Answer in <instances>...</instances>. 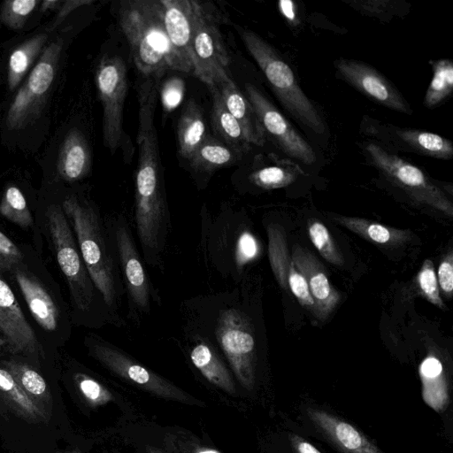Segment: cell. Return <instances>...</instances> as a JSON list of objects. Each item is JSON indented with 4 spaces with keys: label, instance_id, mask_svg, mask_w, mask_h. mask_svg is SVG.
Wrapping results in <instances>:
<instances>
[{
    "label": "cell",
    "instance_id": "6da1fadb",
    "mask_svg": "<svg viewBox=\"0 0 453 453\" xmlns=\"http://www.w3.org/2000/svg\"><path fill=\"white\" fill-rule=\"evenodd\" d=\"M184 330L208 340L224 355L247 390L256 382L257 333L240 288L198 296L182 303Z\"/></svg>",
    "mask_w": 453,
    "mask_h": 453
},
{
    "label": "cell",
    "instance_id": "7a4b0ae2",
    "mask_svg": "<svg viewBox=\"0 0 453 453\" xmlns=\"http://www.w3.org/2000/svg\"><path fill=\"white\" fill-rule=\"evenodd\" d=\"M62 207L95 286L110 310L120 317L119 309L126 294L106 220L94 204L75 196L66 197Z\"/></svg>",
    "mask_w": 453,
    "mask_h": 453
},
{
    "label": "cell",
    "instance_id": "3957f363",
    "mask_svg": "<svg viewBox=\"0 0 453 453\" xmlns=\"http://www.w3.org/2000/svg\"><path fill=\"white\" fill-rule=\"evenodd\" d=\"M118 13L134 63L142 74L159 79L169 69L182 72L165 32L161 0H123Z\"/></svg>",
    "mask_w": 453,
    "mask_h": 453
},
{
    "label": "cell",
    "instance_id": "277c9868",
    "mask_svg": "<svg viewBox=\"0 0 453 453\" xmlns=\"http://www.w3.org/2000/svg\"><path fill=\"white\" fill-rule=\"evenodd\" d=\"M46 219L56 257L69 286L75 310L85 317L91 316L96 326H122V318L110 310L95 286L63 209L58 205L50 206Z\"/></svg>",
    "mask_w": 453,
    "mask_h": 453
},
{
    "label": "cell",
    "instance_id": "5b68a950",
    "mask_svg": "<svg viewBox=\"0 0 453 453\" xmlns=\"http://www.w3.org/2000/svg\"><path fill=\"white\" fill-rule=\"evenodd\" d=\"M236 220L223 213L213 219L203 217L200 246L203 258L217 272L240 282L246 267L260 257L263 247L254 233Z\"/></svg>",
    "mask_w": 453,
    "mask_h": 453
},
{
    "label": "cell",
    "instance_id": "8992f818",
    "mask_svg": "<svg viewBox=\"0 0 453 453\" xmlns=\"http://www.w3.org/2000/svg\"><path fill=\"white\" fill-rule=\"evenodd\" d=\"M240 34L248 51L285 109L303 126L317 134H322L326 129L323 119L301 89L288 64L271 44L255 32L242 29Z\"/></svg>",
    "mask_w": 453,
    "mask_h": 453
},
{
    "label": "cell",
    "instance_id": "52a82bcc",
    "mask_svg": "<svg viewBox=\"0 0 453 453\" xmlns=\"http://www.w3.org/2000/svg\"><path fill=\"white\" fill-rule=\"evenodd\" d=\"M106 223L116 249L127 301V317L140 322L143 316L150 314L153 303L159 304L160 296L149 278L126 217L117 215Z\"/></svg>",
    "mask_w": 453,
    "mask_h": 453
},
{
    "label": "cell",
    "instance_id": "ba28073f",
    "mask_svg": "<svg viewBox=\"0 0 453 453\" xmlns=\"http://www.w3.org/2000/svg\"><path fill=\"white\" fill-rule=\"evenodd\" d=\"M195 24L191 41L193 74L207 86L231 80L230 58L219 30L216 9L195 0Z\"/></svg>",
    "mask_w": 453,
    "mask_h": 453
},
{
    "label": "cell",
    "instance_id": "9c48e42d",
    "mask_svg": "<svg viewBox=\"0 0 453 453\" xmlns=\"http://www.w3.org/2000/svg\"><path fill=\"white\" fill-rule=\"evenodd\" d=\"M63 44V40L58 38L44 48L9 107L5 119L7 129H24L41 116L57 73Z\"/></svg>",
    "mask_w": 453,
    "mask_h": 453
},
{
    "label": "cell",
    "instance_id": "30bf717a",
    "mask_svg": "<svg viewBox=\"0 0 453 453\" xmlns=\"http://www.w3.org/2000/svg\"><path fill=\"white\" fill-rule=\"evenodd\" d=\"M89 355L117 376L165 399L196 402L182 389L139 364L114 344L95 334L85 338Z\"/></svg>",
    "mask_w": 453,
    "mask_h": 453
},
{
    "label": "cell",
    "instance_id": "8fae6325",
    "mask_svg": "<svg viewBox=\"0 0 453 453\" xmlns=\"http://www.w3.org/2000/svg\"><path fill=\"white\" fill-rule=\"evenodd\" d=\"M366 151L372 163L383 175L416 203L433 208L448 217L453 216L451 201L421 169L374 143H369Z\"/></svg>",
    "mask_w": 453,
    "mask_h": 453
},
{
    "label": "cell",
    "instance_id": "7c38bea8",
    "mask_svg": "<svg viewBox=\"0 0 453 453\" xmlns=\"http://www.w3.org/2000/svg\"><path fill=\"white\" fill-rule=\"evenodd\" d=\"M96 84L103 105V138L114 152L123 134V110L127 90L125 62L119 56L101 59L96 71Z\"/></svg>",
    "mask_w": 453,
    "mask_h": 453
},
{
    "label": "cell",
    "instance_id": "4fadbf2b",
    "mask_svg": "<svg viewBox=\"0 0 453 453\" xmlns=\"http://www.w3.org/2000/svg\"><path fill=\"white\" fill-rule=\"evenodd\" d=\"M245 91L265 136L268 134L287 156L308 165L314 163L316 155L312 147L262 92L250 83L246 84Z\"/></svg>",
    "mask_w": 453,
    "mask_h": 453
},
{
    "label": "cell",
    "instance_id": "5bb4252c",
    "mask_svg": "<svg viewBox=\"0 0 453 453\" xmlns=\"http://www.w3.org/2000/svg\"><path fill=\"white\" fill-rule=\"evenodd\" d=\"M334 65L343 80L370 99L395 111L411 114L412 110L397 88L371 65L352 59H339Z\"/></svg>",
    "mask_w": 453,
    "mask_h": 453
},
{
    "label": "cell",
    "instance_id": "9a60e30c",
    "mask_svg": "<svg viewBox=\"0 0 453 453\" xmlns=\"http://www.w3.org/2000/svg\"><path fill=\"white\" fill-rule=\"evenodd\" d=\"M0 336L11 353L36 356L39 342L35 333L9 285L0 277Z\"/></svg>",
    "mask_w": 453,
    "mask_h": 453
},
{
    "label": "cell",
    "instance_id": "2e32d148",
    "mask_svg": "<svg viewBox=\"0 0 453 453\" xmlns=\"http://www.w3.org/2000/svg\"><path fill=\"white\" fill-rule=\"evenodd\" d=\"M165 28L181 71L193 73L191 41L195 24V0H161Z\"/></svg>",
    "mask_w": 453,
    "mask_h": 453
},
{
    "label": "cell",
    "instance_id": "e0dca14e",
    "mask_svg": "<svg viewBox=\"0 0 453 453\" xmlns=\"http://www.w3.org/2000/svg\"><path fill=\"white\" fill-rule=\"evenodd\" d=\"M291 257L307 282L315 304L314 316L326 319L340 302V293L330 283L323 265L309 250L296 244Z\"/></svg>",
    "mask_w": 453,
    "mask_h": 453
},
{
    "label": "cell",
    "instance_id": "ac0fdd59",
    "mask_svg": "<svg viewBox=\"0 0 453 453\" xmlns=\"http://www.w3.org/2000/svg\"><path fill=\"white\" fill-rule=\"evenodd\" d=\"M307 416L343 453H384L353 425L334 415L311 408Z\"/></svg>",
    "mask_w": 453,
    "mask_h": 453
},
{
    "label": "cell",
    "instance_id": "d6986e66",
    "mask_svg": "<svg viewBox=\"0 0 453 453\" xmlns=\"http://www.w3.org/2000/svg\"><path fill=\"white\" fill-rule=\"evenodd\" d=\"M185 331V337L190 341L189 358L195 367L212 385L229 394L236 392L230 371L223 363L216 348L201 335Z\"/></svg>",
    "mask_w": 453,
    "mask_h": 453
},
{
    "label": "cell",
    "instance_id": "ffe728a7",
    "mask_svg": "<svg viewBox=\"0 0 453 453\" xmlns=\"http://www.w3.org/2000/svg\"><path fill=\"white\" fill-rule=\"evenodd\" d=\"M212 86L217 88L226 109L242 126L250 144L263 145L265 134L260 121L251 104L233 80L220 81Z\"/></svg>",
    "mask_w": 453,
    "mask_h": 453
},
{
    "label": "cell",
    "instance_id": "44dd1931",
    "mask_svg": "<svg viewBox=\"0 0 453 453\" xmlns=\"http://www.w3.org/2000/svg\"><path fill=\"white\" fill-rule=\"evenodd\" d=\"M14 276L35 320L44 330L54 331L58 323V309L45 288L19 267L15 268Z\"/></svg>",
    "mask_w": 453,
    "mask_h": 453
},
{
    "label": "cell",
    "instance_id": "7402d4cb",
    "mask_svg": "<svg viewBox=\"0 0 453 453\" xmlns=\"http://www.w3.org/2000/svg\"><path fill=\"white\" fill-rule=\"evenodd\" d=\"M91 165V155L88 144L82 133L73 128L65 135L61 145L58 172L61 179L74 182L83 179L88 173Z\"/></svg>",
    "mask_w": 453,
    "mask_h": 453
},
{
    "label": "cell",
    "instance_id": "603a6c76",
    "mask_svg": "<svg viewBox=\"0 0 453 453\" xmlns=\"http://www.w3.org/2000/svg\"><path fill=\"white\" fill-rule=\"evenodd\" d=\"M418 374L424 402L437 412L443 411L449 401V385L442 362L434 351H429L421 361Z\"/></svg>",
    "mask_w": 453,
    "mask_h": 453
},
{
    "label": "cell",
    "instance_id": "cb8c5ba5",
    "mask_svg": "<svg viewBox=\"0 0 453 453\" xmlns=\"http://www.w3.org/2000/svg\"><path fill=\"white\" fill-rule=\"evenodd\" d=\"M336 224L373 243L384 246H399L412 237L410 229H400L369 219L344 215H331Z\"/></svg>",
    "mask_w": 453,
    "mask_h": 453
},
{
    "label": "cell",
    "instance_id": "d4e9b609",
    "mask_svg": "<svg viewBox=\"0 0 453 453\" xmlns=\"http://www.w3.org/2000/svg\"><path fill=\"white\" fill-rule=\"evenodd\" d=\"M2 366L10 372L34 404L50 418L52 398L42 376L27 364L13 359L4 360Z\"/></svg>",
    "mask_w": 453,
    "mask_h": 453
},
{
    "label": "cell",
    "instance_id": "484cf974",
    "mask_svg": "<svg viewBox=\"0 0 453 453\" xmlns=\"http://www.w3.org/2000/svg\"><path fill=\"white\" fill-rule=\"evenodd\" d=\"M207 136L206 124L201 107L190 100L178 121L177 140L180 157L188 160Z\"/></svg>",
    "mask_w": 453,
    "mask_h": 453
},
{
    "label": "cell",
    "instance_id": "4316f807",
    "mask_svg": "<svg viewBox=\"0 0 453 453\" xmlns=\"http://www.w3.org/2000/svg\"><path fill=\"white\" fill-rule=\"evenodd\" d=\"M212 98L211 125L226 144L242 154L250 148L242 126L224 106L215 86H208Z\"/></svg>",
    "mask_w": 453,
    "mask_h": 453
},
{
    "label": "cell",
    "instance_id": "83f0119b",
    "mask_svg": "<svg viewBox=\"0 0 453 453\" xmlns=\"http://www.w3.org/2000/svg\"><path fill=\"white\" fill-rule=\"evenodd\" d=\"M0 400L27 422H47L49 418L27 397L10 372L0 365Z\"/></svg>",
    "mask_w": 453,
    "mask_h": 453
},
{
    "label": "cell",
    "instance_id": "f1b7e54d",
    "mask_svg": "<svg viewBox=\"0 0 453 453\" xmlns=\"http://www.w3.org/2000/svg\"><path fill=\"white\" fill-rule=\"evenodd\" d=\"M241 156L224 142L207 135L188 162L196 171L209 173L233 165Z\"/></svg>",
    "mask_w": 453,
    "mask_h": 453
},
{
    "label": "cell",
    "instance_id": "f546056e",
    "mask_svg": "<svg viewBox=\"0 0 453 453\" xmlns=\"http://www.w3.org/2000/svg\"><path fill=\"white\" fill-rule=\"evenodd\" d=\"M392 131L403 143L418 153L440 159H449L453 156L452 142L437 134L396 127H392Z\"/></svg>",
    "mask_w": 453,
    "mask_h": 453
},
{
    "label": "cell",
    "instance_id": "4dcf8cb0",
    "mask_svg": "<svg viewBox=\"0 0 453 453\" xmlns=\"http://www.w3.org/2000/svg\"><path fill=\"white\" fill-rule=\"evenodd\" d=\"M266 232L268 257L272 271L281 288L289 291L288 278L295 264L288 251L286 233L284 228L277 223H269Z\"/></svg>",
    "mask_w": 453,
    "mask_h": 453
},
{
    "label": "cell",
    "instance_id": "1f68e13d",
    "mask_svg": "<svg viewBox=\"0 0 453 453\" xmlns=\"http://www.w3.org/2000/svg\"><path fill=\"white\" fill-rule=\"evenodd\" d=\"M47 41V34L35 35L11 53L7 70V84L10 90L19 86L41 51L44 50Z\"/></svg>",
    "mask_w": 453,
    "mask_h": 453
},
{
    "label": "cell",
    "instance_id": "d6a6232c",
    "mask_svg": "<svg viewBox=\"0 0 453 453\" xmlns=\"http://www.w3.org/2000/svg\"><path fill=\"white\" fill-rule=\"evenodd\" d=\"M434 75L426 94L424 104L429 109L437 107L452 92L453 89V63L448 58L430 62Z\"/></svg>",
    "mask_w": 453,
    "mask_h": 453
},
{
    "label": "cell",
    "instance_id": "836d02e7",
    "mask_svg": "<svg viewBox=\"0 0 453 453\" xmlns=\"http://www.w3.org/2000/svg\"><path fill=\"white\" fill-rule=\"evenodd\" d=\"M301 173L299 166L292 162L279 163L254 171L250 180L260 188L275 189L291 184Z\"/></svg>",
    "mask_w": 453,
    "mask_h": 453
},
{
    "label": "cell",
    "instance_id": "e575fe53",
    "mask_svg": "<svg viewBox=\"0 0 453 453\" xmlns=\"http://www.w3.org/2000/svg\"><path fill=\"white\" fill-rule=\"evenodd\" d=\"M0 214L20 227L33 225V218L23 193L15 186L8 187L0 201Z\"/></svg>",
    "mask_w": 453,
    "mask_h": 453
},
{
    "label": "cell",
    "instance_id": "d590c367",
    "mask_svg": "<svg viewBox=\"0 0 453 453\" xmlns=\"http://www.w3.org/2000/svg\"><path fill=\"white\" fill-rule=\"evenodd\" d=\"M309 238L319 253L329 263L342 266L344 258L327 227L319 219H310L307 223Z\"/></svg>",
    "mask_w": 453,
    "mask_h": 453
},
{
    "label": "cell",
    "instance_id": "8d00e7d4",
    "mask_svg": "<svg viewBox=\"0 0 453 453\" xmlns=\"http://www.w3.org/2000/svg\"><path fill=\"white\" fill-rule=\"evenodd\" d=\"M39 4L38 0L4 1L0 7V21L11 29H22Z\"/></svg>",
    "mask_w": 453,
    "mask_h": 453
},
{
    "label": "cell",
    "instance_id": "74e56055",
    "mask_svg": "<svg viewBox=\"0 0 453 453\" xmlns=\"http://www.w3.org/2000/svg\"><path fill=\"white\" fill-rule=\"evenodd\" d=\"M416 284L418 293L429 303L440 309H446L439 290L434 263L431 259H426L416 277Z\"/></svg>",
    "mask_w": 453,
    "mask_h": 453
},
{
    "label": "cell",
    "instance_id": "f35d334b",
    "mask_svg": "<svg viewBox=\"0 0 453 453\" xmlns=\"http://www.w3.org/2000/svg\"><path fill=\"white\" fill-rule=\"evenodd\" d=\"M73 380L81 393L82 396L91 406H100L113 399L111 392L91 376L76 372Z\"/></svg>",
    "mask_w": 453,
    "mask_h": 453
},
{
    "label": "cell",
    "instance_id": "ab89813d",
    "mask_svg": "<svg viewBox=\"0 0 453 453\" xmlns=\"http://www.w3.org/2000/svg\"><path fill=\"white\" fill-rule=\"evenodd\" d=\"M23 257L18 246L0 231V274L17 268Z\"/></svg>",
    "mask_w": 453,
    "mask_h": 453
},
{
    "label": "cell",
    "instance_id": "60d3db41",
    "mask_svg": "<svg viewBox=\"0 0 453 453\" xmlns=\"http://www.w3.org/2000/svg\"><path fill=\"white\" fill-rule=\"evenodd\" d=\"M184 95V83L176 77L166 81L161 89V101L165 111L175 109L182 101Z\"/></svg>",
    "mask_w": 453,
    "mask_h": 453
},
{
    "label": "cell",
    "instance_id": "b9f144b4",
    "mask_svg": "<svg viewBox=\"0 0 453 453\" xmlns=\"http://www.w3.org/2000/svg\"><path fill=\"white\" fill-rule=\"evenodd\" d=\"M439 290L447 298H451L453 290V254L449 251L440 262L436 273Z\"/></svg>",
    "mask_w": 453,
    "mask_h": 453
},
{
    "label": "cell",
    "instance_id": "7bdbcfd3",
    "mask_svg": "<svg viewBox=\"0 0 453 453\" xmlns=\"http://www.w3.org/2000/svg\"><path fill=\"white\" fill-rule=\"evenodd\" d=\"M289 441L295 453H321L312 443L298 434H290Z\"/></svg>",
    "mask_w": 453,
    "mask_h": 453
},
{
    "label": "cell",
    "instance_id": "ee69618b",
    "mask_svg": "<svg viewBox=\"0 0 453 453\" xmlns=\"http://www.w3.org/2000/svg\"><path fill=\"white\" fill-rule=\"evenodd\" d=\"M93 0H68L64 1L61 7L59 8L57 15V23L61 22L65 18H66L71 12L76 10L79 7L83 5H88L93 4Z\"/></svg>",
    "mask_w": 453,
    "mask_h": 453
},
{
    "label": "cell",
    "instance_id": "f6af8a7d",
    "mask_svg": "<svg viewBox=\"0 0 453 453\" xmlns=\"http://www.w3.org/2000/svg\"><path fill=\"white\" fill-rule=\"evenodd\" d=\"M63 3L61 0H44L41 3V12L58 11Z\"/></svg>",
    "mask_w": 453,
    "mask_h": 453
},
{
    "label": "cell",
    "instance_id": "bcb514c9",
    "mask_svg": "<svg viewBox=\"0 0 453 453\" xmlns=\"http://www.w3.org/2000/svg\"><path fill=\"white\" fill-rule=\"evenodd\" d=\"M192 453H220L219 451L205 447H197L192 450Z\"/></svg>",
    "mask_w": 453,
    "mask_h": 453
},
{
    "label": "cell",
    "instance_id": "7dc6e473",
    "mask_svg": "<svg viewBox=\"0 0 453 453\" xmlns=\"http://www.w3.org/2000/svg\"><path fill=\"white\" fill-rule=\"evenodd\" d=\"M146 452L147 453H164L162 450H160L155 447H151V446H147Z\"/></svg>",
    "mask_w": 453,
    "mask_h": 453
},
{
    "label": "cell",
    "instance_id": "c3c4849f",
    "mask_svg": "<svg viewBox=\"0 0 453 453\" xmlns=\"http://www.w3.org/2000/svg\"><path fill=\"white\" fill-rule=\"evenodd\" d=\"M3 347H4V342L3 339L0 336V348H3Z\"/></svg>",
    "mask_w": 453,
    "mask_h": 453
},
{
    "label": "cell",
    "instance_id": "681fc988",
    "mask_svg": "<svg viewBox=\"0 0 453 453\" xmlns=\"http://www.w3.org/2000/svg\"><path fill=\"white\" fill-rule=\"evenodd\" d=\"M68 453H81L79 449H74L71 452H68Z\"/></svg>",
    "mask_w": 453,
    "mask_h": 453
}]
</instances>
